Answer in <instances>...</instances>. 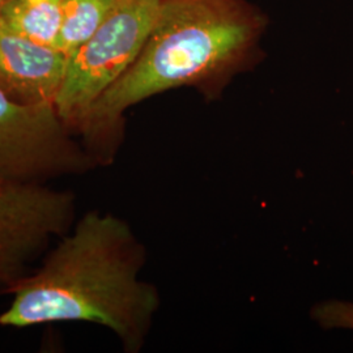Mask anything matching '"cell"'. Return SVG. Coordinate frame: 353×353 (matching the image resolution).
<instances>
[{
  "label": "cell",
  "instance_id": "obj_1",
  "mask_svg": "<svg viewBox=\"0 0 353 353\" xmlns=\"http://www.w3.org/2000/svg\"><path fill=\"white\" fill-rule=\"evenodd\" d=\"M144 263L145 249L126 220L88 211L13 290L0 327L94 323L138 353L160 309L159 290L140 279Z\"/></svg>",
  "mask_w": 353,
  "mask_h": 353
},
{
  "label": "cell",
  "instance_id": "obj_2",
  "mask_svg": "<svg viewBox=\"0 0 353 353\" xmlns=\"http://www.w3.org/2000/svg\"><path fill=\"white\" fill-rule=\"evenodd\" d=\"M265 26L248 0H161L139 55L76 130L96 165L113 161L130 108L182 87L217 97L252 63Z\"/></svg>",
  "mask_w": 353,
  "mask_h": 353
},
{
  "label": "cell",
  "instance_id": "obj_3",
  "mask_svg": "<svg viewBox=\"0 0 353 353\" xmlns=\"http://www.w3.org/2000/svg\"><path fill=\"white\" fill-rule=\"evenodd\" d=\"M161 0H117L94 34L70 58L57 112L76 134L92 105L134 63Z\"/></svg>",
  "mask_w": 353,
  "mask_h": 353
},
{
  "label": "cell",
  "instance_id": "obj_4",
  "mask_svg": "<svg viewBox=\"0 0 353 353\" xmlns=\"http://www.w3.org/2000/svg\"><path fill=\"white\" fill-rule=\"evenodd\" d=\"M55 105L26 103L0 88V178L46 183L83 174L96 163Z\"/></svg>",
  "mask_w": 353,
  "mask_h": 353
},
{
  "label": "cell",
  "instance_id": "obj_5",
  "mask_svg": "<svg viewBox=\"0 0 353 353\" xmlns=\"http://www.w3.org/2000/svg\"><path fill=\"white\" fill-rule=\"evenodd\" d=\"M75 220L74 192L0 178V297L12 293Z\"/></svg>",
  "mask_w": 353,
  "mask_h": 353
},
{
  "label": "cell",
  "instance_id": "obj_6",
  "mask_svg": "<svg viewBox=\"0 0 353 353\" xmlns=\"http://www.w3.org/2000/svg\"><path fill=\"white\" fill-rule=\"evenodd\" d=\"M70 57L17 33L0 19V88L26 103L55 105Z\"/></svg>",
  "mask_w": 353,
  "mask_h": 353
},
{
  "label": "cell",
  "instance_id": "obj_7",
  "mask_svg": "<svg viewBox=\"0 0 353 353\" xmlns=\"http://www.w3.org/2000/svg\"><path fill=\"white\" fill-rule=\"evenodd\" d=\"M63 0H8L0 19L26 38L59 50Z\"/></svg>",
  "mask_w": 353,
  "mask_h": 353
},
{
  "label": "cell",
  "instance_id": "obj_8",
  "mask_svg": "<svg viewBox=\"0 0 353 353\" xmlns=\"http://www.w3.org/2000/svg\"><path fill=\"white\" fill-rule=\"evenodd\" d=\"M117 0H63L59 50L70 58L100 28Z\"/></svg>",
  "mask_w": 353,
  "mask_h": 353
},
{
  "label": "cell",
  "instance_id": "obj_9",
  "mask_svg": "<svg viewBox=\"0 0 353 353\" xmlns=\"http://www.w3.org/2000/svg\"><path fill=\"white\" fill-rule=\"evenodd\" d=\"M312 318L325 330L353 331V303L344 300H327L316 303Z\"/></svg>",
  "mask_w": 353,
  "mask_h": 353
},
{
  "label": "cell",
  "instance_id": "obj_10",
  "mask_svg": "<svg viewBox=\"0 0 353 353\" xmlns=\"http://www.w3.org/2000/svg\"><path fill=\"white\" fill-rule=\"evenodd\" d=\"M7 1H8V0H0V10H1V7H3Z\"/></svg>",
  "mask_w": 353,
  "mask_h": 353
}]
</instances>
